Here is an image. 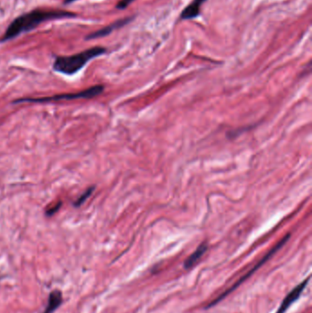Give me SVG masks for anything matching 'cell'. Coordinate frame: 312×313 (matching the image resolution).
Wrapping results in <instances>:
<instances>
[{"label": "cell", "mask_w": 312, "mask_h": 313, "mask_svg": "<svg viewBox=\"0 0 312 313\" xmlns=\"http://www.w3.org/2000/svg\"><path fill=\"white\" fill-rule=\"evenodd\" d=\"M289 236H290V235H286L285 237L283 238V239L281 240L280 242H279L278 244H276L275 247H274V248H273L272 250L270 251L268 255H266V257H264L262 260H261V261H260L259 263L257 264L256 267H255V268H254L253 270H251V271H250L249 273H248L247 275H243V277H242V278H240V279H239V280H238V281L236 282V283H235V284H234V285L233 287H231V288H229V289H227V290H226L225 292H224V293L221 295L220 297H218V298H217L216 300H214V301H213V302H212V303H211V304L209 305V308L212 307V306H213V305H215L216 303H218V302H220V301H223V300L225 299V297H227L228 295L230 294V293H232V291H234V290L235 288H237L238 287L240 286V284H242V283H243V282L244 281V280H245L246 278H248V276H249L251 274H253L254 272H256V270H258V269H259V268H260V267H261L262 265H264V263H266V262H267V260H269L270 257H272V256H273V255H274L275 253H276L277 251L279 250L281 247H282V246H283L284 244L287 243V240L289 239Z\"/></svg>", "instance_id": "cell-4"}, {"label": "cell", "mask_w": 312, "mask_h": 313, "mask_svg": "<svg viewBox=\"0 0 312 313\" xmlns=\"http://www.w3.org/2000/svg\"><path fill=\"white\" fill-rule=\"evenodd\" d=\"M206 0H194L189 6H186L181 12V19H193L198 17L200 14V6Z\"/></svg>", "instance_id": "cell-7"}, {"label": "cell", "mask_w": 312, "mask_h": 313, "mask_svg": "<svg viewBox=\"0 0 312 313\" xmlns=\"http://www.w3.org/2000/svg\"><path fill=\"white\" fill-rule=\"evenodd\" d=\"M94 191V187H90V188H88L83 194H81V196L76 200V201L75 202V207H80L81 204H83L84 203V201L87 200L88 198L92 195L93 194V192Z\"/></svg>", "instance_id": "cell-10"}, {"label": "cell", "mask_w": 312, "mask_h": 313, "mask_svg": "<svg viewBox=\"0 0 312 313\" xmlns=\"http://www.w3.org/2000/svg\"><path fill=\"white\" fill-rule=\"evenodd\" d=\"M131 19V18H125V19H119L117 21L112 23L111 25L107 26L106 28L101 29V30L97 31V32H93V33H91V34H89L87 37L85 38V39L89 40V39H95L106 37V36H108L109 34H111L114 31H116V30H117V29H120V28H122V27L126 25L127 23H129Z\"/></svg>", "instance_id": "cell-6"}, {"label": "cell", "mask_w": 312, "mask_h": 313, "mask_svg": "<svg viewBox=\"0 0 312 313\" xmlns=\"http://www.w3.org/2000/svg\"><path fill=\"white\" fill-rule=\"evenodd\" d=\"M76 16V13L62 9H34L14 19L7 27L4 35L0 38V42H6L19 37L22 33L33 31L44 22L54 19H71Z\"/></svg>", "instance_id": "cell-1"}, {"label": "cell", "mask_w": 312, "mask_h": 313, "mask_svg": "<svg viewBox=\"0 0 312 313\" xmlns=\"http://www.w3.org/2000/svg\"><path fill=\"white\" fill-rule=\"evenodd\" d=\"M106 52V48L96 46L74 55L57 57L53 63V69L65 76H74L81 71L91 60L101 56Z\"/></svg>", "instance_id": "cell-2"}, {"label": "cell", "mask_w": 312, "mask_h": 313, "mask_svg": "<svg viewBox=\"0 0 312 313\" xmlns=\"http://www.w3.org/2000/svg\"><path fill=\"white\" fill-rule=\"evenodd\" d=\"M62 303H63V295H62V292L59 291V290L52 291L50 294L47 307L45 309L43 313H54L57 309L62 305Z\"/></svg>", "instance_id": "cell-9"}, {"label": "cell", "mask_w": 312, "mask_h": 313, "mask_svg": "<svg viewBox=\"0 0 312 313\" xmlns=\"http://www.w3.org/2000/svg\"><path fill=\"white\" fill-rule=\"evenodd\" d=\"M75 1H77V0H64V3L65 4H70V3H74Z\"/></svg>", "instance_id": "cell-13"}, {"label": "cell", "mask_w": 312, "mask_h": 313, "mask_svg": "<svg viewBox=\"0 0 312 313\" xmlns=\"http://www.w3.org/2000/svg\"><path fill=\"white\" fill-rule=\"evenodd\" d=\"M309 281H310V277H308L306 280L301 282L300 285H298L296 288H293V289L290 291V293L287 295V297L285 298V300L282 302L280 307H279V309L277 310V312L275 313H286L287 310H288V308L290 307L295 301H297L299 300L300 295L302 293L303 289L306 288L307 284H308V282Z\"/></svg>", "instance_id": "cell-5"}, {"label": "cell", "mask_w": 312, "mask_h": 313, "mask_svg": "<svg viewBox=\"0 0 312 313\" xmlns=\"http://www.w3.org/2000/svg\"><path fill=\"white\" fill-rule=\"evenodd\" d=\"M135 0H121L119 1L117 5V9H125L127 6H129L131 3H133Z\"/></svg>", "instance_id": "cell-12"}, {"label": "cell", "mask_w": 312, "mask_h": 313, "mask_svg": "<svg viewBox=\"0 0 312 313\" xmlns=\"http://www.w3.org/2000/svg\"><path fill=\"white\" fill-rule=\"evenodd\" d=\"M62 201H59V202H57L56 204L54 205V206L50 207L49 208L47 211H46V214L48 215V216H51V215H53L54 213H57L59 210H60V208L62 206Z\"/></svg>", "instance_id": "cell-11"}, {"label": "cell", "mask_w": 312, "mask_h": 313, "mask_svg": "<svg viewBox=\"0 0 312 313\" xmlns=\"http://www.w3.org/2000/svg\"><path fill=\"white\" fill-rule=\"evenodd\" d=\"M105 87L103 85H94L92 87L87 88L83 91L78 93H71V94H56L52 96H45V97H36V98H20L14 101V104L18 103H47V102H56V101H71L76 99H91L104 92Z\"/></svg>", "instance_id": "cell-3"}, {"label": "cell", "mask_w": 312, "mask_h": 313, "mask_svg": "<svg viewBox=\"0 0 312 313\" xmlns=\"http://www.w3.org/2000/svg\"><path fill=\"white\" fill-rule=\"evenodd\" d=\"M207 249H208V245L205 243L200 244L198 248L194 251V253L188 257L187 259L184 262V269L185 270H190L192 268H194V266L197 264V262L200 260L201 257L205 254Z\"/></svg>", "instance_id": "cell-8"}]
</instances>
